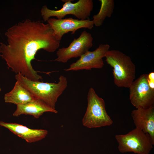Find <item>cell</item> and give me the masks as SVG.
<instances>
[{"label": "cell", "instance_id": "obj_1", "mask_svg": "<svg viewBox=\"0 0 154 154\" xmlns=\"http://www.w3.org/2000/svg\"><path fill=\"white\" fill-rule=\"evenodd\" d=\"M5 35L7 43H0V56L8 68L32 81L41 79L42 76L33 68L31 61L38 50L53 52L60 42L50 25L40 21L26 19L9 28Z\"/></svg>", "mask_w": 154, "mask_h": 154}, {"label": "cell", "instance_id": "obj_2", "mask_svg": "<svg viewBox=\"0 0 154 154\" xmlns=\"http://www.w3.org/2000/svg\"><path fill=\"white\" fill-rule=\"evenodd\" d=\"M15 78L35 98L41 100L54 109L58 98L67 86V78L62 75L59 77L57 83L32 81L20 73L17 74Z\"/></svg>", "mask_w": 154, "mask_h": 154}, {"label": "cell", "instance_id": "obj_3", "mask_svg": "<svg viewBox=\"0 0 154 154\" xmlns=\"http://www.w3.org/2000/svg\"><path fill=\"white\" fill-rule=\"evenodd\" d=\"M106 61L113 68L115 84L120 87L129 88L135 77V66L130 57L117 50H108Z\"/></svg>", "mask_w": 154, "mask_h": 154}, {"label": "cell", "instance_id": "obj_4", "mask_svg": "<svg viewBox=\"0 0 154 154\" xmlns=\"http://www.w3.org/2000/svg\"><path fill=\"white\" fill-rule=\"evenodd\" d=\"M87 101V107L82 120L84 126L91 128L112 124L113 121L107 112L104 100L92 88L88 92Z\"/></svg>", "mask_w": 154, "mask_h": 154}, {"label": "cell", "instance_id": "obj_5", "mask_svg": "<svg viewBox=\"0 0 154 154\" xmlns=\"http://www.w3.org/2000/svg\"><path fill=\"white\" fill-rule=\"evenodd\" d=\"M115 137L118 149L122 153L149 154L154 145L148 134L136 128L127 134L116 135Z\"/></svg>", "mask_w": 154, "mask_h": 154}, {"label": "cell", "instance_id": "obj_6", "mask_svg": "<svg viewBox=\"0 0 154 154\" xmlns=\"http://www.w3.org/2000/svg\"><path fill=\"white\" fill-rule=\"evenodd\" d=\"M71 0H62L64 2L62 7L58 10L48 9L46 5L42 6L40 10L41 15L44 21L50 17H55L57 19H62L66 15H74L78 19H88L92 11L94 4L92 0H79L72 3Z\"/></svg>", "mask_w": 154, "mask_h": 154}, {"label": "cell", "instance_id": "obj_7", "mask_svg": "<svg viewBox=\"0 0 154 154\" xmlns=\"http://www.w3.org/2000/svg\"><path fill=\"white\" fill-rule=\"evenodd\" d=\"M147 76V74L141 75L129 88L130 100L136 108H146L154 106V90L149 86Z\"/></svg>", "mask_w": 154, "mask_h": 154}, {"label": "cell", "instance_id": "obj_8", "mask_svg": "<svg viewBox=\"0 0 154 154\" xmlns=\"http://www.w3.org/2000/svg\"><path fill=\"white\" fill-rule=\"evenodd\" d=\"M92 35L86 31L82 32L77 39L74 38L67 47L60 48L57 50V57L54 60L66 63L71 58L80 57L93 46Z\"/></svg>", "mask_w": 154, "mask_h": 154}, {"label": "cell", "instance_id": "obj_9", "mask_svg": "<svg viewBox=\"0 0 154 154\" xmlns=\"http://www.w3.org/2000/svg\"><path fill=\"white\" fill-rule=\"evenodd\" d=\"M110 47L108 44H100L95 50L86 52L76 62L71 64L68 68L64 70L68 71L102 68L104 66L103 58L105 57Z\"/></svg>", "mask_w": 154, "mask_h": 154}, {"label": "cell", "instance_id": "obj_10", "mask_svg": "<svg viewBox=\"0 0 154 154\" xmlns=\"http://www.w3.org/2000/svg\"><path fill=\"white\" fill-rule=\"evenodd\" d=\"M47 21L53 30L54 36L60 41L63 35L68 32H70L73 34L78 29L85 28L91 30L94 26L92 20L89 19L80 20L72 18H50Z\"/></svg>", "mask_w": 154, "mask_h": 154}, {"label": "cell", "instance_id": "obj_11", "mask_svg": "<svg viewBox=\"0 0 154 154\" xmlns=\"http://www.w3.org/2000/svg\"><path fill=\"white\" fill-rule=\"evenodd\" d=\"M131 116L135 128L148 134L154 143V106L133 110Z\"/></svg>", "mask_w": 154, "mask_h": 154}, {"label": "cell", "instance_id": "obj_12", "mask_svg": "<svg viewBox=\"0 0 154 154\" xmlns=\"http://www.w3.org/2000/svg\"><path fill=\"white\" fill-rule=\"evenodd\" d=\"M0 125L8 129L12 133L29 143L41 140L44 138L48 133L46 130L31 129L16 123L0 121Z\"/></svg>", "mask_w": 154, "mask_h": 154}, {"label": "cell", "instance_id": "obj_13", "mask_svg": "<svg viewBox=\"0 0 154 154\" xmlns=\"http://www.w3.org/2000/svg\"><path fill=\"white\" fill-rule=\"evenodd\" d=\"M16 110L13 114L15 116L21 115H29L36 118H38L44 113L50 112L56 113L57 111L54 109L41 100L36 98L26 104L17 105Z\"/></svg>", "mask_w": 154, "mask_h": 154}, {"label": "cell", "instance_id": "obj_14", "mask_svg": "<svg viewBox=\"0 0 154 154\" xmlns=\"http://www.w3.org/2000/svg\"><path fill=\"white\" fill-rule=\"evenodd\" d=\"M35 98L19 82L17 81L13 89L5 94L4 100L6 103L17 105L27 103Z\"/></svg>", "mask_w": 154, "mask_h": 154}, {"label": "cell", "instance_id": "obj_15", "mask_svg": "<svg viewBox=\"0 0 154 154\" xmlns=\"http://www.w3.org/2000/svg\"><path fill=\"white\" fill-rule=\"evenodd\" d=\"M101 2L100 10L96 15L93 17L94 25L97 27L101 26L107 17H110L112 15L114 8L113 0H99Z\"/></svg>", "mask_w": 154, "mask_h": 154}, {"label": "cell", "instance_id": "obj_16", "mask_svg": "<svg viewBox=\"0 0 154 154\" xmlns=\"http://www.w3.org/2000/svg\"><path fill=\"white\" fill-rule=\"evenodd\" d=\"M147 79L149 86L154 90V72H151L147 74Z\"/></svg>", "mask_w": 154, "mask_h": 154}]
</instances>
